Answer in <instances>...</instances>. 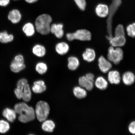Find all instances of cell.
Wrapping results in <instances>:
<instances>
[{
	"label": "cell",
	"mask_w": 135,
	"mask_h": 135,
	"mask_svg": "<svg viewBox=\"0 0 135 135\" xmlns=\"http://www.w3.org/2000/svg\"><path fill=\"white\" fill-rule=\"evenodd\" d=\"M38 0H25L26 2L30 4H32V3L36 2Z\"/></svg>",
	"instance_id": "cell-37"
},
{
	"label": "cell",
	"mask_w": 135,
	"mask_h": 135,
	"mask_svg": "<svg viewBox=\"0 0 135 135\" xmlns=\"http://www.w3.org/2000/svg\"><path fill=\"white\" fill-rule=\"evenodd\" d=\"M55 49L57 53L59 55H64L68 52L70 50V47L66 42H60L56 45Z\"/></svg>",
	"instance_id": "cell-16"
},
{
	"label": "cell",
	"mask_w": 135,
	"mask_h": 135,
	"mask_svg": "<svg viewBox=\"0 0 135 135\" xmlns=\"http://www.w3.org/2000/svg\"><path fill=\"white\" fill-rule=\"evenodd\" d=\"M78 7L81 11H84L86 6V2L85 0H74Z\"/></svg>",
	"instance_id": "cell-32"
},
{
	"label": "cell",
	"mask_w": 135,
	"mask_h": 135,
	"mask_svg": "<svg viewBox=\"0 0 135 135\" xmlns=\"http://www.w3.org/2000/svg\"><path fill=\"white\" fill-rule=\"evenodd\" d=\"M114 35L115 36H125L124 29L122 25H119L116 27L115 30Z\"/></svg>",
	"instance_id": "cell-31"
},
{
	"label": "cell",
	"mask_w": 135,
	"mask_h": 135,
	"mask_svg": "<svg viewBox=\"0 0 135 135\" xmlns=\"http://www.w3.org/2000/svg\"><path fill=\"white\" fill-rule=\"evenodd\" d=\"M31 92L29 84H26L23 88L22 99L25 102H28L31 100Z\"/></svg>",
	"instance_id": "cell-27"
},
{
	"label": "cell",
	"mask_w": 135,
	"mask_h": 135,
	"mask_svg": "<svg viewBox=\"0 0 135 135\" xmlns=\"http://www.w3.org/2000/svg\"><path fill=\"white\" fill-rule=\"evenodd\" d=\"M63 25L61 23H53L50 26V32L54 35L57 38H61L64 35Z\"/></svg>",
	"instance_id": "cell-9"
},
{
	"label": "cell",
	"mask_w": 135,
	"mask_h": 135,
	"mask_svg": "<svg viewBox=\"0 0 135 135\" xmlns=\"http://www.w3.org/2000/svg\"><path fill=\"white\" fill-rule=\"evenodd\" d=\"M14 1H16V0H14Z\"/></svg>",
	"instance_id": "cell-38"
},
{
	"label": "cell",
	"mask_w": 135,
	"mask_h": 135,
	"mask_svg": "<svg viewBox=\"0 0 135 135\" xmlns=\"http://www.w3.org/2000/svg\"><path fill=\"white\" fill-rule=\"evenodd\" d=\"M66 36L68 40L70 41L74 40L88 41L91 38V34L88 30L81 29L77 30L73 33H67Z\"/></svg>",
	"instance_id": "cell-5"
},
{
	"label": "cell",
	"mask_w": 135,
	"mask_h": 135,
	"mask_svg": "<svg viewBox=\"0 0 135 135\" xmlns=\"http://www.w3.org/2000/svg\"><path fill=\"white\" fill-rule=\"evenodd\" d=\"M128 129L131 134L135 135V121L131 122L128 126Z\"/></svg>",
	"instance_id": "cell-34"
},
{
	"label": "cell",
	"mask_w": 135,
	"mask_h": 135,
	"mask_svg": "<svg viewBox=\"0 0 135 135\" xmlns=\"http://www.w3.org/2000/svg\"><path fill=\"white\" fill-rule=\"evenodd\" d=\"M68 67L69 70H76L80 65V61L75 56L69 57L68 59Z\"/></svg>",
	"instance_id": "cell-22"
},
{
	"label": "cell",
	"mask_w": 135,
	"mask_h": 135,
	"mask_svg": "<svg viewBox=\"0 0 135 135\" xmlns=\"http://www.w3.org/2000/svg\"><path fill=\"white\" fill-rule=\"evenodd\" d=\"M123 58V52L120 47H110L108 50L107 58L110 61L115 65H118L120 63Z\"/></svg>",
	"instance_id": "cell-6"
},
{
	"label": "cell",
	"mask_w": 135,
	"mask_h": 135,
	"mask_svg": "<svg viewBox=\"0 0 135 135\" xmlns=\"http://www.w3.org/2000/svg\"><path fill=\"white\" fill-rule=\"evenodd\" d=\"M23 88L24 87H17V88L15 89V94L17 98L18 99H22Z\"/></svg>",
	"instance_id": "cell-33"
},
{
	"label": "cell",
	"mask_w": 135,
	"mask_h": 135,
	"mask_svg": "<svg viewBox=\"0 0 135 135\" xmlns=\"http://www.w3.org/2000/svg\"><path fill=\"white\" fill-rule=\"evenodd\" d=\"M14 36L12 34H9L6 31L0 32V42L6 44L13 41Z\"/></svg>",
	"instance_id": "cell-26"
},
{
	"label": "cell",
	"mask_w": 135,
	"mask_h": 135,
	"mask_svg": "<svg viewBox=\"0 0 135 135\" xmlns=\"http://www.w3.org/2000/svg\"><path fill=\"white\" fill-rule=\"evenodd\" d=\"M8 19L13 24H16L21 21V14L18 9H14L10 11L8 15Z\"/></svg>",
	"instance_id": "cell-15"
},
{
	"label": "cell",
	"mask_w": 135,
	"mask_h": 135,
	"mask_svg": "<svg viewBox=\"0 0 135 135\" xmlns=\"http://www.w3.org/2000/svg\"><path fill=\"white\" fill-rule=\"evenodd\" d=\"M98 62L99 70L103 73H107L112 68V66L111 62L102 56L99 57Z\"/></svg>",
	"instance_id": "cell-8"
},
{
	"label": "cell",
	"mask_w": 135,
	"mask_h": 135,
	"mask_svg": "<svg viewBox=\"0 0 135 135\" xmlns=\"http://www.w3.org/2000/svg\"><path fill=\"white\" fill-rule=\"evenodd\" d=\"M122 0H113L109 7V13L107 20V32L108 35L106 37L109 40L113 37L112 23L113 17L120 6Z\"/></svg>",
	"instance_id": "cell-3"
},
{
	"label": "cell",
	"mask_w": 135,
	"mask_h": 135,
	"mask_svg": "<svg viewBox=\"0 0 135 135\" xmlns=\"http://www.w3.org/2000/svg\"><path fill=\"white\" fill-rule=\"evenodd\" d=\"M108 79L109 82L111 84H119L121 80L120 74L117 70L110 71L108 74Z\"/></svg>",
	"instance_id": "cell-10"
},
{
	"label": "cell",
	"mask_w": 135,
	"mask_h": 135,
	"mask_svg": "<svg viewBox=\"0 0 135 135\" xmlns=\"http://www.w3.org/2000/svg\"><path fill=\"white\" fill-rule=\"evenodd\" d=\"M82 57L84 60L85 61L88 62H92L95 58V51L92 49L87 48L83 54Z\"/></svg>",
	"instance_id": "cell-20"
},
{
	"label": "cell",
	"mask_w": 135,
	"mask_h": 135,
	"mask_svg": "<svg viewBox=\"0 0 135 135\" xmlns=\"http://www.w3.org/2000/svg\"><path fill=\"white\" fill-rule=\"evenodd\" d=\"M109 10V7L107 5L99 4L96 6L95 12L98 16L101 18H105L108 15Z\"/></svg>",
	"instance_id": "cell-11"
},
{
	"label": "cell",
	"mask_w": 135,
	"mask_h": 135,
	"mask_svg": "<svg viewBox=\"0 0 135 135\" xmlns=\"http://www.w3.org/2000/svg\"><path fill=\"white\" fill-rule=\"evenodd\" d=\"M46 87L45 83L43 80H40L34 82L32 87L33 91L36 94H40L46 90Z\"/></svg>",
	"instance_id": "cell-18"
},
{
	"label": "cell",
	"mask_w": 135,
	"mask_h": 135,
	"mask_svg": "<svg viewBox=\"0 0 135 135\" xmlns=\"http://www.w3.org/2000/svg\"><path fill=\"white\" fill-rule=\"evenodd\" d=\"M35 70L39 74L42 75L47 72L48 67L46 64L43 62H40L37 64Z\"/></svg>",
	"instance_id": "cell-28"
},
{
	"label": "cell",
	"mask_w": 135,
	"mask_h": 135,
	"mask_svg": "<svg viewBox=\"0 0 135 135\" xmlns=\"http://www.w3.org/2000/svg\"><path fill=\"white\" fill-rule=\"evenodd\" d=\"M3 115L9 122L13 123L16 118V113L15 110L6 108L3 110Z\"/></svg>",
	"instance_id": "cell-17"
},
{
	"label": "cell",
	"mask_w": 135,
	"mask_h": 135,
	"mask_svg": "<svg viewBox=\"0 0 135 135\" xmlns=\"http://www.w3.org/2000/svg\"><path fill=\"white\" fill-rule=\"evenodd\" d=\"M35 116L40 122L46 120L50 112L49 105L45 101H39L36 104L35 110Z\"/></svg>",
	"instance_id": "cell-4"
},
{
	"label": "cell",
	"mask_w": 135,
	"mask_h": 135,
	"mask_svg": "<svg viewBox=\"0 0 135 135\" xmlns=\"http://www.w3.org/2000/svg\"><path fill=\"white\" fill-rule=\"evenodd\" d=\"M79 83L80 87L85 88L87 90L91 91L94 89V83L88 80L85 76L79 78Z\"/></svg>",
	"instance_id": "cell-12"
},
{
	"label": "cell",
	"mask_w": 135,
	"mask_h": 135,
	"mask_svg": "<svg viewBox=\"0 0 135 135\" xmlns=\"http://www.w3.org/2000/svg\"><path fill=\"white\" fill-rule=\"evenodd\" d=\"M14 110L16 114H19L18 120L22 123H25L32 121L36 117L34 109L25 102L16 104Z\"/></svg>",
	"instance_id": "cell-1"
},
{
	"label": "cell",
	"mask_w": 135,
	"mask_h": 135,
	"mask_svg": "<svg viewBox=\"0 0 135 135\" xmlns=\"http://www.w3.org/2000/svg\"><path fill=\"white\" fill-rule=\"evenodd\" d=\"M23 31L27 37L32 36L35 32L34 26L31 23H27L23 25L22 28Z\"/></svg>",
	"instance_id": "cell-21"
},
{
	"label": "cell",
	"mask_w": 135,
	"mask_h": 135,
	"mask_svg": "<svg viewBox=\"0 0 135 135\" xmlns=\"http://www.w3.org/2000/svg\"><path fill=\"white\" fill-rule=\"evenodd\" d=\"M94 84L99 90H104L107 88L108 83L104 77L99 76L94 81Z\"/></svg>",
	"instance_id": "cell-19"
},
{
	"label": "cell",
	"mask_w": 135,
	"mask_h": 135,
	"mask_svg": "<svg viewBox=\"0 0 135 135\" xmlns=\"http://www.w3.org/2000/svg\"><path fill=\"white\" fill-rule=\"evenodd\" d=\"M32 51L34 55L40 57L44 56L46 52L45 47L39 44L35 45L33 47Z\"/></svg>",
	"instance_id": "cell-23"
},
{
	"label": "cell",
	"mask_w": 135,
	"mask_h": 135,
	"mask_svg": "<svg viewBox=\"0 0 135 135\" xmlns=\"http://www.w3.org/2000/svg\"><path fill=\"white\" fill-rule=\"evenodd\" d=\"M123 83L126 86H130L135 82V75L132 72L130 71L124 72L122 76Z\"/></svg>",
	"instance_id": "cell-13"
},
{
	"label": "cell",
	"mask_w": 135,
	"mask_h": 135,
	"mask_svg": "<svg viewBox=\"0 0 135 135\" xmlns=\"http://www.w3.org/2000/svg\"><path fill=\"white\" fill-rule=\"evenodd\" d=\"M55 127V124L54 122L50 120H46L44 121L42 125V128L43 130L47 132H53Z\"/></svg>",
	"instance_id": "cell-25"
},
{
	"label": "cell",
	"mask_w": 135,
	"mask_h": 135,
	"mask_svg": "<svg viewBox=\"0 0 135 135\" xmlns=\"http://www.w3.org/2000/svg\"><path fill=\"white\" fill-rule=\"evenodd\" d=\"M109 41L112 46L120 47L124 46L125 44L126 40L125 36H114Z\"/></svg>",
	"instance_id": "cell-14"
},
{
	"label": "cell",
	"mask_w": 135,
	"mask_h": 135,
	"mask_svg": "<svg viewBox=\"0 0 135 135\" xmlns=\"http://www.w3.org/2000/svg\"><path fill=\"white\" fill-rule=\"evenodd\" d=\"M74 95L79 99L84 98L87 96L86 91L83 88L76 86L74 88L73 90Z\"/></svg>",
	"instance_id": "cell-24"
},
{
	"label": "cell",
	"mask_w": 135,
	"mask_h": 135,
	"mask_svg": "<svg viewBox=\"0 0 135 135\" xmlns=\"http://www.w3.org/2000/svg\"><path fill=\"white\" fill-rule=\"evenodd\" d=\"M24 58L21 55L16 56L11 62L10 68L12 71L17 73L25 68Z\"/></svg>",
	"instance_id": "cell-7"
},
{
	"label": "cell",
	"mask_w": 135,
	"mask_h": 135,
	"mask_svg": "<svg viewBox=\"0 0 135 135\" xmlns=\"http://www.w3.org/2000/svg\"><path fill=\"white\" fill-rule=\"evenodd\" d=\"M85 76L89 80L94 83V81H95V80H94L95 76H94L93 74L89 73L86 74Z\"/></svg>",
	"instance_id": "cell-35"
},
{
	"label": "cell",
	"mask_w": 135,
	"mask_h": 135,
	"mask_svg": "<svg viewBox=\"0 0 135 135\" xmlns=\"http://www.w3.org/2000/svg\"><path fill=\"white\" fill-rule=\"evenodd\" d=\"M126 31L129 36L135 37V23L128 25L126 28Z\"/></svg>",
	"instance_id": "cell-30"
},
{
	"label": "cell",
	"mask_w": 135,
	"mask_h": 135,
	"mask_svg": "<svg viewBox=\"0 0 135 135\" xmlns=\"http://www.w3.org/2000/svg\"><path fill=\"white\" fill-rule=\"evenodd\" d=\"M10 129V126L6 121L1 120H0V133L4 134L7 132Z\"/></svg>",
	"instance_id": "cell-29"
},
{
	"label": "cell",
	"mask_w": 135,
	"mask_h": 135,
	"mask_svg": "<svg viewBox=\"0 0 135 135\" xmlns=\"http://www.w3.org/2000/svg\"><path fill=\"white\" fill-rule=\"evenodd\" d=\"M10 0H0V6L6 7L9 4Z\"/></svg>",
	"instance_id": "cell-36"
},
{
	"label": "cell",
	"mask_w": 135,
	"mask_h": 135,
	"mask_svg": "<svg viewBox=\"0 0 135 135\" xmlns=\"http://www.w3.org/2000/svg\"><path fill=\"white\" fill-rule=\"evenodd\" d=\"M51 17L49 15L43 14L38 16L35 20V28L38 33L42 35L48 34L50 32Z\"/></svg>",
	"instance_id": "cell-2"
}]
</instances>
